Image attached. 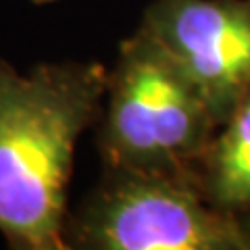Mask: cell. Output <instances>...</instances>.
Returning a JSON list of instances; mask_svg holds the SVG:
<instances>
[{"label":"cell","instance_id":"cell-6","mask_svg":"<svg viewBox=\"0 0 250 250\" xmlns=\"http://www.w3.org/2000/svg\"><path fill=\"white\" fill-rule=\"evenodd\" d=\"M34 2H40L42 4V2H50V0H34Z\"/></svg>","mask_w":250,"mask_h":250},{"label":"cell","instance_id":"cell-2","mask_svg":"<svg viewBox=\"0 0 250 250\" xmlns=\"http://www.w3.org/2000/svg\"><path fill=\"white\" fill-rule=\"evenodd\" d=\"M106 94L98 136L104 169L196 179L219 121L165 44L142 27L123 40Z\"/></svg>","mask_w":250,"mask_h":250},{"label":"cell","instance_id":"cell-1","mask_svg":"<svg viewBox=\"0 0 250 250\" xmlns=\"http://www.w3.org/2000/svg\"><path fill=\"white\" fill-rule=\"evenodd\" d=\"M106 82L100 62L40 65L21 75L0 59V231L13 248H69L75 144L98 119Z\"/></svg>","mask_w":250,"mask_h":250},{"label":"cell","instance_id":"cell-5","mask_svg":"<svg viewBox=\"0 0 250 250\" xmlns=\"http://www.w3.org/2000/svg\"><path fill=\"white\" fill-rule=\"evenodd\" d=\"M196 184L213 207L250 215V90L217 127L196 167Z\"/></svg>","mask_w":250,"mask_h":250},{"label":"cell","instance_id":"cell-3","mask_svg":"<svg viewBox=\"0 0 250 250\" xmlns=\"http://www.w3.org/2000/svg\"><path fill=\"white\" fill-rule=\"evenodd\" d=\"M65 238L94 250H250V215L213 207L192 177L104 169Z\"/></svg>","mask_w":250,"mask_h":250},{"label":"cell","instance_id":"cell-4","mask_svg":"<svg viewBox=\"0 0 250 250\" xmlns=\"http://www.w3.org/2000/svg\"><path fill=\"white\" fill-rule=\"evenodd\" d=\"M140 27L182 62L221 125L250 90V0H156Z\"/></svg>","mask_w":250,"mask_h":250}]
</instances>
